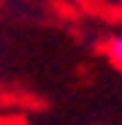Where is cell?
<instances>
[{
  "mask_svg": "<svg viewBox=\"0 0 122 125\" xmlns=\"http://www.w3.org/2000/svg\"><path fill=\"white\" fill-rule=\"evenodd\" d=\"M103 49H106V57L114 62V65H117V68H122V25H117V27L106 35Z\"/></svg>",
  "mask_w": 122,
  "mask_h": 125,
  "instance_id": "cell-1",
  "label": "cell"
}]
</instances>
